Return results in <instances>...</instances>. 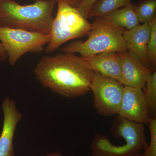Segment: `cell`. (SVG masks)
<instances>
[{"label": "cell", "mask_w": 156, "mask_h": 156, "mask_svg": "<svg viewBox=\"0 0 156 156\" xmlns=\"http://www.w3.org/2000/svg\"><path fill=\"white\" fill-rule=\"evenodd\" d=\"M94 72L83 57L64 53L42 56L34 70L43 87L67 98L86 95Z\"/></svg>", "instance_id": "cell-1"}, {"label": "cell", "mask_w": 156, "mask_h": 156, "mask_svg": "<svg viewBox=\"0 0 156 156\" xmlns=\"http://www.w3.org/2000/svg\"><path fill=\"white\" fill-rule=\"evenodd\" d=\"M56 2L36 0L20 5L15 0H0V27L50 34Z\"/></svg>", "instance_id": "cell-2"}, {"label": "cell", "mask_w": 156, "mask_h": 156, "mask_svg": "<svg viewBox=\"0 0 156 156\" xmlns=\"http://www.w3.org/2000/svg\"><path fill=\"white\" fill-rule=\"evenodd\" d=\"M88 38L84 41H76L60 49L64 53H79L81 57L106 52H124L128 49L123 34L126 29L115 25L106 17H95Z\"/></svg>", "instance_id": "cell-3"}, {"label": "cell", "mask_w": 156, "mask_h": 156, "mask_svg": "<svg viewBox=\"0 0 156 156\" xmlns=\"http://www.w3.org/2000/svg\"><path fill=\"white\" fill-rule=\"evenodd\" d=\"M56 17L51 24L50 42L45 47L47 53H52L66 42L88 35L92 24L77 9L63 2H58Z\"/></svg>", "instance_id": "cell-4"}, {"label": "cell", "mask_w": 156, "mask_h": 156, "mask_svg": "<svg viewBox=\"0 0 156 156\" xmlns=\"http://www.w3.org/2000/svg\"><path fill=\"white\" fill-rule=\"evenodd\" d=\"M50 39V34L0 27V43L12 66L15 65L26 53L43 52Z\"/></svg>", "instance_id": "cell-5"}, {"label": "cell", "mask_w": 156, "mask_h": 156, "mask_svg": "<svg viewBox=\"0 0 156 156\" xmlns=\"http://www.w3.org/2000/svg\"><path fill=\"white\" fill-rule=\"evenodd\" d=\"M124 88L118 81L95 71L90 89L93 92V106L97 113L105 117L118 115Z\"/></svg>", "instance_id": "cell-6"}, {"label": "cell", "mask_w": 156, "mask_h": 156, "mask_svg": "<svg viewBox=\"0 0 156 156\" xmlns=\"http://www.w3.org/2000/svg\"><path fill=\"white\" fill-rule=\"evenodd\" d=\"M118 115L132 122L147 125L150 112L143 89L124 86Z\"/></svg>", "instance_id": "cell-7"}, {"label": "cell", "mask_w": 156, "mask_h": 156, "mask_svg": "<svg viewBox=\"0 0 156 156\" xmlns=\"http://www.w3.org/2000/svg\"><path fill=\"white\" fill-rule=\"evenodd\" d=\"M4 120L0 135V156H14V138L17 124L22 115L14 99L8 97L2 105Z\"/></svg>", "instance_id": "cell-8"}, {"label": "cell", "mask_w": 156, "mask_h": 156, "mask_svg": "<svg viewBox=\"0 0 156 156\" xmlns=\"http://www.w3.org/2000/svg\"><path fill=\"white\" fill-rule=\"evenodd\" d=\"M119 53L122 61L121 83L143 89L147 80L154 71L144 66L129 50Z\"/></svg>", "instance_id": "cell-9"}, {"label": "cell", "mask_w": 156, "mask_h": 156, "mask_svg": "<svg viewBox=\"0 0 156 156\" xmlns=\"http://www.w3.org/2000/svg\"><path fill=\"white\" fill-rule=\"evenodd\" d=\"M151 33L149 23H140L132 29L126 30L123 36L128 50L144 66L152 69L147 56V47Z\"/></svg>", "instance_id": "cell-10"}, {"label": "cell", "mask_w": 156, "mask_h": 156, "mask_svg": "<svg viewBox=\"0 0 156 156\" xmlns=\"http://www.w3.org/2000/svg\"><path fill=\"white\" fill-rule=\"evenodd\" d=\"M83 58L94 71L121 83L122 61L119 52H106Z\"/></svg>", "instance_id": "cell-11"}, {"label": "cell", "mask_w": 156, "mask_h": 156, "mask_svg": "<svg viewBox=\"0 0 156 156\" xmlns=\"http://www.w3.org/2000/svg\"><path fill=\"white\" fill-rule=\"evenodd\" d=\"M104 17L115 25L127 30L132 29L140 23L136 14L135 5L131 2Z\"/></svg>", "instance_id": "cell-12"}, {"label": "cell", "mask_w": 156, "mask_h": 156, "mask_svg": "<svg viewBox=\"0 0 156 156\" xmlns=\"http://www.w3.org/2000/svg\"><path fill=\"white\" fill-rule=\"evenodd\" d=\"M131 0H98L90 9L87 19L105 16L128 5Z\"/></svg>", "instance_id": "cell-13"}, {"label": "cell", "mask_w": 156, "mask_h": 156, "mask_svg": "<svg viewBox=\"0 0 156 156\" xmlns=\"http://www.w3.org/2000/svg\"><path fill=\"white\" fill-rule=\"evenodd\" d=\"M135 9L140 23H149L156 17V0H141Z\"/></svg>", "instance_id": "cell-14"}, {"label": "cell", "mask_w": 156, "mask_h": 156, "mask_svg": "<svg viewBox=\"0 0 156 156\" xmlns=\"http://www.w3.org/2000/svg\"><path fill=\"white\" fill-rule=\"evenodd\" d=\"M150 114L156 116V72L148 78L143 89Z\"/></svg>", "instance_id": "cell-15"}, {"label": "cell", "mask_w": 156, "mask_h": 156, "mask_svg": "<svg viewBox=\"0 0 156 156\" xmlns=\"http://www.w3.org/2000/svg\"><path fill=\"white\" fill-rule=\"evenodd\" d=\"M151 33L147 47V56L152 69L156 66V16L149 22Z\"/></svg>", "instance_id": "cell-16"}, {"label": "cell", "mask_w": 156, "mask_h": 156, "mask_svg": "<svg viewBox=\"0 0 156 156\" xmlns=\"http://www.w3.org/2000/svg\"><path fill=\"white\" fill-rule=\"evenodd\" d=\"M147 125L150 133V141L142 153V156H156V117H151Z\"/></svg>", "instance_id": "cell-17"}, {"label": "cell", "mask_w": 156, "mask_h": 156, "mask_svg": "<svg viewBox=\"0 0 156 156\" xmlns=\"http://www.w3.org/2000/svg\"><path fill=\"white\" fill-rule=\"evenodd\" d=\"M98 1V0H83L77 9L82 16L87 20V16L89 11Z\"/></svg>", "instance_id": "cell-18"}, {"label": "cell", "mask_w": 156, "mask_h": 156, "mask_svg": "<svg viewBox=\"0 0 156 156\" xmlns=\"http://www.w3.org/2000/svg\"><path fill=\"white\" fill-rule=\"evenodd\" d=\"M53 1H55L56 3L58 2H63L71 7L77 9L82 3L83 0H53Z\"/></svg>", "instance_id": "cell-19"}, {"label": "cell", "mask_w": 156, "mask_h": 156, "mask_svg": "<svg viewBox=\"0 0 156 156\" xmlns=\"http://www.w3.org/2000/svg\"><path fill=\"white\" fill-rule=\"evenodd\" d=\"M8 58V55L5 50L3 47L2 45L0 43V61H4Z\"/></svg>", "instance_id": "cell-20"}, {"label": "cell", "mask_w": 156, "mask_h": 156, "mask_svg": "<svg viewBox=\"0 0 156 156\" xmlns=\"http://www.w3.org/2000/svg\"><path fill=\"white\" fill-rule=\"evenodd\" d=\"M44 156H64L62 154L59 152H54L45 155Z\"/></svg>", "instance_id": "cell-21"}, {"label": "cell", "mask_w": 156, "mask_h": 156, "mask_svg": "<svg viewBox=\"0 0 156 156\" xmlns=\"http://www.w3.org/2000/svg\"><path fill=\"white\" fill-rule=\"evenodd\" d=\"M134 156H142V152L136 154Z\"/></svg>", "instance_id": "cell-22"}]
</instances>
